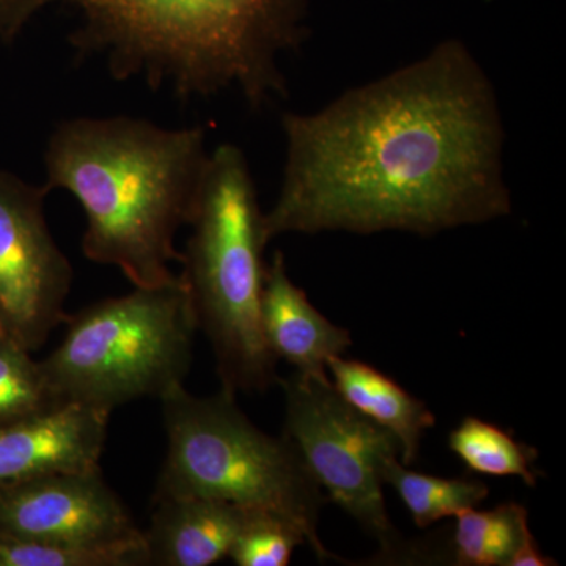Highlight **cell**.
Returning <instances> with one entry per match:
<instances>
[{
    "mask_svg": "<svg viewBox=\"0 0 566 566\" xmlns=\"http://www.w3.org/2000/svg\"><path fill=\"white\" fill-rule=\"evenodd\" d=\"M6 337V333H3L2 326H0V338Z\"/></svg>",
    "mask_w": 566,
    "mask_h": 566,
    "instance_id": "44dd1931",
    "label": "cell"
},
{
    "mask_svg": "<svg viewBox=\"0 0 566 566\" xmlns=\"http://www.w3.org/2000/svg\"><path fill=\"white\" fill-rule=\"evenodd\" d=\"M59 405L41 360L7 335L0 338V428Z\"/></svg>",
    "mask_w": 566,
    "mask_h": 566,
    "instance_id": "ac0fdd59",
    "label": "cell"
},
{
    "mask_svg": "<svg viewBox=\"0 0 566 566\" xmlns=\"http://www.w3.org/2000/svg\"><path fill=\"white\" fill-rule=\"evenodd\" d=\"M65 323L61 344L41 360L61 405L112 412L139 398L161 400L191 370L199 324L181 274L88 305Z\"/></svg>",
    "mask_w": 566,
    "mask_h": 566,
    "instance_id": "8992f818",
    "label": "cell"
},
{
    "mask_svg": "<svg viewBox=\"0 0 566 566\" xmlns=\"http://www.w3.org/2000/svg\"><path fill=\"white\" fill-rule=\"evenodd\" d=\"M144 531L93 542L36 543L0 536V566H148Z\"/></svg>",
    "mask_w": 566,
    "mask_h": 566,
    "instance_id": "2e32d148",
    "label": "cell"
},
{
    "mask_svg": "<svg viewBox=\"0 0 566 566\" xmlns=\"http://www.w3.org/2000/svg\"><path fill=\"white\" fill-rule=\"evenodd\" d=\"M222 389L196 397L180 385L163 395L166 463L155 499L199 495L292 521L319 560L333 558L318 532L322 488L285 436L264 433Z\"/></svg>",
    "mask_w": 566,
    "mask_h": 566,
    "instance_id": "5b68a950",
    "label": "cell"
},
{
    "mask_svg": "<svg viewBox=\"0 0 566 566\" xmlns=\"http://www.w3.org/2000/svg\"><path fill=\"white\" fill-rule=\"evenodd\" d=\"M44 188L0 170V326L33 353L65 323L73 268L48 229Z\"/></svg>",
    "mask_w": 566,
    "mask_h": 566,
    "instance_id": "ba28073f",
    "label": "cell"
},
{
    "mask_svg": "<svg viewBox=\"0 0 566 566\" xmlns=\"http://www.w3.org/2000/svg\"><path fill=\"white\" fill-rule=\"evenodd\" d=\"M381 479L385 485L394 488L420 528L475 509L490 494L482 480L420 474L406 468L400 458H390L382 464Z\"/></svg>",
    "mask_w": 566,
    "mask_h": 566,
    "instance_id": "9a60e30c",
    "label": "cell"
},
{
    "mask_svg": "<svg viewBox=\"0 0 566 566\" xmlns=\"http://www.w3.org/2000/svg\"><path fill=\"white\" fill-rule=\"evenodd\" d=\"M307 545L303 531L275 513L245 510L229 557L238 566H286L297 546Z\"/></svg>",
    "mask_w": 566,
    "mask_h": 566,
    "instance_id": "d6986e66",
    "label": "cell"
},
{
    "mask_svg": "<svg viewBox=\"0 0 566 566\" xmlns=\"http://www.w3.org/2000/svg\"><path fill=\"white\" fill-rule=\"evenodd\" d=\"M102 469L0 483V536L36 543L93 542L137 532Z\"/></svg>",
    "mask_w": 566,
    "mask_h": 566,
    "instance_id": "9c48e42d",
    "label": "cell"
},
{
    "mask_svg": "<svg viewBox=\"0 0 566 566\" xmlns=\"http://www.w3.org/2000/svg\"><path fill=\"white\" fill-rule=\"evenodd\" d=\"M262 327L275 359L296 374L327 375V363L344 356L352 334L316 311L307 294L286 273L281 252L266 266L262 296Z\"/></svg>",
    "mask_w": 566,
    "mask_h": 566,
    "instance_id": "8fae6325",
    "label": "cell"
},
{
    "mask_svg": "<svg viewBox=\"0 0 566 566\" xmlns=\"http://www.w3.org/2000/svg\"><path fill=\"white\" fill-rule=\"evenodd\" d=\"M327 370L346 403L397 439L401 463H415L424 433L436 424L430 408L374 365L338 356L327 363Z\"/></svg>",
    "mask_w": 566,
    "mask_h": 566,
    "instance_id": "4fadbf2b",
    "label": "cell"
},
{
    "mask_svg": "<svg viewBox=\"0 0 566 566\" xmlns=\"http://www.w3.org/2000/svg\"><path fill=\"white\" fill-rule=\"evenodd\" d=\"M155 504L144 531L150 565L210 566L229 557L244 509L199 495L159 497Z\"/></svg>",
    "mask_w": 566,
    "mask_h": 566,
    "instance_id": "7c38bea8",
    "label": "cell"
},
{
    "mask_svg": "<svg viewBox=\"0 0 566 566\" xmlns=\"http://www.w3.org/2000/svg\"><path fill=\"white\" fill-rule=\"evenodd\" d=\"M282 125L286 161L263 214L268 243L338 230L433 234L512 210L494 91L460 41Z\"/></svg>",
    "mask_w": 566,
    "mask_h": 566,
    "instance_id": "6da1fadb",
    "label": "cell"
},
{
    "mask_svg": "<svg viewBox=\"0 0 566 566\" xmlns=\"http://www.w3.org/2000/svg\"><path fill=\"white\" fill-rule=\"evenodd\" d=\"M311 0H0L11 43L51 3L82 14L71 43L103 54L118 80L142 76L178 98L238 91L260 106L283 91L279 55L303 41Z\"/></svg>",
    "mask_w": 566,
    "mask_h": 566,
    "instance_id": "7a4b0ae2",
    "label": "cell"
},
{
    "mask_svg": "<svg viewBox=\"0 0 566 566\" xmlns=\"http://www.w3.org/2000/svg\"><path fill=\"white\" fill-rule=\"evenodd\" d=\"M285 395L283 436L327 497L381 547V557H409L387 515L381 469L401 449L389 431L346 403L327 375L277 379Z\"/></svg>",
    "mask_w": 566,
    "mask_h": 566,
    "instance_id": "52a82bcc",
    "label": "cell"
},
{
    "mask_svg": "<svg viewBox=\"0 0 566 566\" xmlns=\"http://www.w3.org/2000/svg\"><path fill=\"white\" fill-rule=\"evenodd\" d=\"M452 536V564L506 566L528 526L527 510L505 502L491 510L469 509L458 513Z\"/></svg>",
    "mask_w": 566,
    "mask_h": 566,
    "instance_id": "5bb4252c",
    "label": "cell"
},
{
    "mask_svg": "<svg viewBox=\"0 0 566 566\" xmlns=\"http://www.w3.org/2000/svg\"><path fill=\"white\" fill-rule=\"evenodd\" d=\"M449 447L465 468L475 474L517 476L527 486L538 483L534 468L538 452L535 447L516 441L512 434L479 417L461 420L449 434Z\"/></svg>",
    "mask_w": 566,
    "mask_h": 566,
    "instance_id": "e0dca14e",
    "label": "cell"
},
{
    "mask_svg": "<svg viewBox=\"0 0 566 566\" xmlns=\"http://www.w3.org/2000/svg\"><path fill=\"white\" fill-rule=\"evenodd\" d=\"M210 153L202 128L139 118H74L48 144L44 191L65 189L84 208L82 251L134 286L174 281L175 234L191 222Z\"/></svg>",
    "mask_w": 566,
    "mask_h": 566,
    "instance_id": "3957f363",
    "label": "cell"
},
{
    "mask_svg": "<svg viewBox=\"0 0 566 566\" xmlns=\"http://www.w3.org/2000/svg\"><path fill=\"white\" fill-rule=\"evenodd\" d=\"M263 214L243 151L229 144L216 148L188 223L180 274L222 389L233 394L266 390L279 379L262 327Z\"/></svg>",
    "mask_w": 566,
    "mask_h": 566,
    "instance_id": "277c9868",
    "label": "cell"
},
{
    "mask_svg": "<svg viewBox=\"0 0 566 566\" xmlns=\"http://www.w3.org/2000/svg\"><path fill=\"white\" fill-rule=\"evenodd\" d=\"M109 417L65 403L0 428V483L98 469Z\"/></svg>",
    "mask_w": 566,
    "mask_h": 566,
    "instance_id": "30bf717a",
    "label": "cell"
},
{
    "mask_svg": "<svg viewBox=\"0 0 566 566\" xmlns=\"http://www.w3.org/2000/svg\"><path fill=\"white\" fill-rule=\"evenodd\" d=\"M558 565L554 558L545 556L536 543L535 536L532 535L531 528L521 539L520 546L510 558L506 566H556Z\"/></svg>",
    "mask_w": 566,
    "mask_h": 566,
    "instance_id": "ffe728a7",
    "label": "cell"
}]
</instances>
